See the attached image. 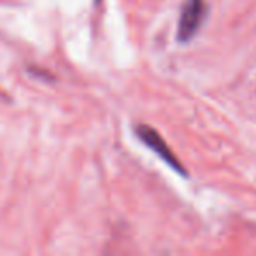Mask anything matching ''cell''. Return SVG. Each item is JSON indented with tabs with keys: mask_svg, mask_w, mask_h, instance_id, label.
I'll return each instance as SVG.
<instances>
[{
	"mask_svg": "<svg viewBox=\"0 0 256 256\" xmlns=\"http://www.w3.org/2000/svg\"><path fill=\"white\" fill-rule=\"evenodd\" d=\"M206 0H184L178 25L179 42H188L196 36L206 18Z\"/></svg>",
	"mask_w": 256,
	"mask_h": 256,
	"instance_id": "6da1fadb",
	"label": "cell"
},
{
	"mask_svg": "<svg viewBox=\"0 0 256 256\" xmlns=\"http://www.w3.org/2000/svg\"><path fill=\"white\" fill-rule=\"evenodd\" d=\"M136 134L139 136V139L142 140V142L146 144L151 151H153V153H156V156H160L162 160L168 165V167H172L176 172H179V174L186 176V168L179 164L178 156H176V154L168 150L167 142L162 139V136L156 132V130H153V128L148 126V124H137Z\"/></svg>",
	"mask_w": 256,
	"mask_h": 256,
	"instance_id": "7a4b0ae2",
	"label": "cell"
}]
</instances>
